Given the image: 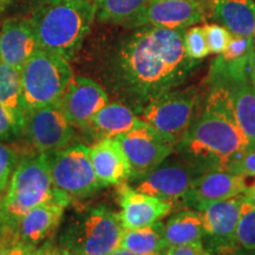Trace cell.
<instances>
[{"label":"cell","mask_w":255,"mask_h":255,"mask_svg":"<svg viewBox=\"0 0 255 255\" xmlns=\"http://www.w3.org/2000/svg\"><path fill=\"white\" fill-rule=\"evenodd\" d=\"M17 167V154L12 148L0 142V195H2Z\"/></svg>","instance_id":"4dcf8cb0"},{"label":"cell","mask_w":255,"mask_h":255,"mask_svg":"<svg viewBox=\"0 0 255 255\" xmlns=\"http://www.w3.org/2000/svg\"><path fill=\"white\" fill-rule=\"evenodd\" d=\"M214 18L231 33L255 38V2L253 0H214Z\"/></svg>","instance_id":"44dd1931"},{"label":"cell","mask_w":255,"mask_h":255,"mask_svg":"<svg viewBox=\"0 0 255 255\" xmlns=\"http://www.w3.org/2000/svg\"><path fill=\"white\" fill-rule=\"evenodd\" d=\"M1 196H2V195H0V197H1Z\"/></svg>","instance_id":"ee69618b"},{"label":"cell","mask_w":255,"mask_h":255,"mask_svg":"<svg viewBox=\"0 0 255 255\" xmlns=\"http://www.w3.org/2000/svg\"><path fill=\"white\" fill-rule=\"evenodd\" d=\"M8 1H9V0H0V4H1V5H5V4H7Z\"/></svg>","instance_id":"b9f144b4"},{"label":"cell","mask_w":255,"mask_h":255,"mask_svg":"<svg viewBox=\"0 0 255 255\" xmlns=\"http://www.w3.org/2000/svg\"><path fill=\"white\" fill-rule=\"evenodd\" d=\"M250 81H251L252 87H253L255 90V44L253 49L251 51V56H250Z\"/></svg>","instance_id":"8d00e7d4"},{"label":"cell","mask_w":255,"mask_h":255,"mask_svg":"<svg viewBox=\"0 0 255 255\" xmlns=\"http://www.w3.org/2000/svg\"><path fill=\"white\" fill-rule=\"evenodd\" d=\"M115 139L129 161L131 177L137 180L151 173L173 152L174 145L145 122Z\"/></svg>","instance_id":"30bf717a"},{"label":"cell","mask_w":255,"mask_h":255,"mask_svg":"<svg viewBox=\"0 0 255 255\" xmlns=\"http://www.w3.org/2000/svg\"><path fill=\"white\" fill-rule=\"evenodd\" d=\"M255 44V38L238 36V34L231 33L228 45L226 50L220 55L225 60H234L244 58L251 55V51Z\"/></svg>","instance_id":"f546056e"},{"label":"cell","mask_w":255,"mask_h":255,"mask_svg":"<svg viewBox=\"0 0 255 255\" xmlns=\"http://www.w3.org/2000/svg\"><path fill=\"white\" fill-rule=\"evenodd\" d=\"M30 20H6L0 28V60L20 71L24 64L40 50Z\"/></svg>","instance_id":"e0dca14e"},{"label":"cell","mask_w":255,"mask_h":255,"mask_svg":"<svg viewBox=\"0 0 255 255\" xmlns=\"http://www.w3.org/2000/svg\"><path fill=\"white\" fill-rule=\"evenodd\" d=\"M135 28L115 49L108 81L111 89L139 113L150 101L182 84L199 60L186 55V30L150 25Z\"/></svg>","instance_id":"6da1fadb"},{"label":"cell","mask_w":255,"mask_h":255,"mask_svg":"<svg viewBox=\"0 0 255 255\" xmlns=\"http://www.w3.org/2000/svg\"><path fill=\"white\" fill-rule=\"evenodd\" d=\"M250 189L246 176L223 169H213L195 177L182 201L188 209L201 212L209 203L245 195Z\"/></svg>","instance_id":"7c38bea8"},{"label":"cell","mask_w":255,"mask_h":255,"mask_svg":"<svg viewBox=\"0 0 255 255\" xmlns=\"http://www.w3.org/2000/svg\"><path fill=\"white\" fill-rule=\"evenodd\" d=\"M23 135L37 152L52 154L69 146L73 126L59 104H52L25 113Z\"/></svg>","instance_id":"9c48e42d"},{"label":"cell","mask_w":255,"mask_h":255,"mask_svg":"<svg viewBox=\"0 0 255 255\" xmlns=\"http://www.w3.org/2000/svg\"><path fill=\"white\" fill-rule=\"evenodd\" d=\"M95 18V0H75L44 5L28 20L41 49L70 60L81 50Z\"/></svg>","instance_id":"277c9868"},{"label":"cell","mask_w":255,"mask_h":255,"mask_svg":"<svg viewBox=\"0 0 255 255\" xmlns=\"http://www.w3.org/2000/svg\"><path fill=\"white\" fill-rule=\"evenodd\" d=\"M72 77L68 59L51 51L38 50L20 70L24 113L58 104Z\"/></svg>","instance_id":"8992f818"},{"label":"cell","mask_w":255,"mask_h":255,"mask_svg":"<svg viewBox=\"0 0 255 255\" xmlns=\"http://www.w3.org/2000/svg\"><path fill=\"white\" fill-rule=\"evenodd\" d=\"M245 200L255 206V184L251 188V190L247 194H245Z\"/></svg>","instance_id":"f35d334b"},{"label":"cell","mask_w":255,"mask_h":255,"mask_svg":"<svg viewBox=\"0 0 255 255\" xmlns=\"http://www.w3.org/2000/svg\"><path fill=\"white\" fill-rule=\"evenodd\" d=\"M47 155L53 182L71 200L94 195L103 187L92 167L89 146L69 145Z\"/></svg>","instance_id":"ba28073f"},{"label":"cell","mask_w":255,"mask_h":255,"mask_svg":"<svg viewBox=\"0 0 255 255\" xmlns=\"http://www.w3.org/2000/svg\"><path fill=\"white\" fill-rule=\"evenodd\" d=\"M150 0H96V18L102 23L138 27Z\"/></svg>","instance_id":"603a6c76"},{"label":"cell","mask_w":255,"mask_h":255,"mask_svg":"<svg viewBox=\"0 0 255 255\" xmlns=\"http://www.w3.org/2000/svg\"><path fill=\"white\" fill-rule=\"evenodd\" d=\"M245 195H239L209 203L201 210L203 221L202 245L210 253L235 250L237 228Z\"/></svg>","instance_id":"8fae6325"},{"label":"cell","mask_w":255,"mask_h":255,"mask_svg":"<svg viewBox=\"0 0 255 255\" xmlns=\"http://www.w3.org/2000/svg\"><path fill=\"white\" fill-rule=\"evenodd\" d=\"M1 8H2V5L0 4V12H1Z\"/></svg>","instance_id":"7bdbcfd3"},{"label":"cell","mask_w":255,"mask_h":255,"mask_svg":"<svg viewBox=\"0 0 255 255\" xmlns=\"http://www.w3.org/2000/svg\"><path fill=\"white\" fill-rule=\"evenodd\" d=\"M108 255H137V254L132 253V252L128 251V250H126V248H123V247H119V248H117V250H115L114 252H111V253L108 254Z\"/></svg>","instance_id":"ab89813d"},{"label":"cell","mask_w":255,"mask_h":255,"mask_svg":"<svg viewBox=\"0 0 255 255\" xmlns=\"http://www.w3.org/2000/svg\"><path fill=\"white\" fill-rule=\"evenodd\" d=\"M49 202L65 208L71 202V197L53 182L49 155L24 158L15 167L6 194L0 197V248L19 241L18 225L28 210Z\"/></svg>","instance_id":"3957f363"},{"label":"cell","mask_w":255,"mask_h":255,"mask_svg":"<svg viewBox=\"0 0 255 255\" xmlns=\"http://www.w3.org/2000/svg\"><path fill=\"white\" fill-rule=\"evenodd\" d=\"M237 244L246 251H255V206L245 199L237 228Z\"/></svg>","instance_id":"4316f807"},{"label":"cell","mask_w":255,"mask_h":255,"mask_svg":"<svg viewBox=\"0 0 255 255\" xmlns=\"http://www.w3.org/2000/svg\"><path fill=\"white\" fill-rule=\"evenodd\" d=\"M197 98L196 88L173 90L149 102L138 114L143 122L176 145L189 130Z\"/></svg>","instance_id":"52a82bcc"},{"label":"cell","mask_w":255,"mask_h":255,"mask_svg":"<svg viewBox=\"0 0 255 255\" xmlns=\"http://www.w3.org/2000/svg\"><path fill=\"white\" fill-rule=\"evenodd\" d=\"M232 101L235 119L248 141V149H255V90L251 81L233 89ZM247 149V150H248Z\"/></svg>","instance_id":"484cf974"},{"label":"cell","mask_w":255,"mask_h":255,"mask_svg":"<svg viewBox=\"0 0 255 255\" xmlns=\"http://www.w3.org/2000/svg\"><path fill=\"white\" fill-rule=\"evenodd\" d=\"M202 27L203 31H205L209 52L215 53V55H221L228 45L231 32L225 26L219 24H206Z\"/></svg>","instance_id":"f1b7e54d"},{"label":"cell","mask_w":255,"mask_h":255,"mask_svg":"<svg viewBox=\"0 0 255 255\" xmlns=\"http://www.w3.org/2000/svg\"><path fill=\"white\" fill-rule=\"evenodd\" d=\"M65 207L57 203H43L28 210L18 225V240L38 247L53 237L62 222Z\"/></svg>","instance_id":"d6986e66"},{"label":"cell","mask_w":255,"mask_h":255,"mask_svg":"<svg viewBox=\"0 0 255 255\" xmlns=\"http://www.w3.org/2000/svg\"><path fill=\"white\" fill-rule=\"evenodd\" d=\"M92 167L103 187L126 182L131 177V167L123 149L115 138L100 139L89 146Z\"/></svg>","instance_id":"ac0fdd59"},{"label":"cell","mask_w":255,"mask_h":255,"mask_svg":"<svg viewBox=\"0 0 255 255\" xmlns=\"http://www.w3.org/2000/svg\"><path fill=\"white\" fill-rule=\"evenodd\" d=\"M108 103L109 95L97 82L84 76H73L58 104L70 123L84 130Z\"/></svg>","instance_id":"4fadbf2b"},{"label":"cell","mask_w":255,"mask_h":255,"mask_svg":"<svg viewBox=\"0 0 255 255\" xmlns=\"http://www.w3.org/2000/svg\"><path fill=\"white\" fill-rule=\"evenodd\" d=\"M167 255H215L207 251L202 242H196V244L184 245V246L170 248Z\"/></svg>","instance_id":"836d02e7"},{"label":"cell","mask_w":255,"mask_h":255,"mask_svg":"<svg viewBox=\"0 0 255 255\" xmlns=\"http://www.w3.org/2000/svg\"><path fill=\"white\" fill-rule=\"evenodd\" d=\"M53 255H79L77 253H73V252L66 250L58 246L57 244H53Z\"/></svg>","instance_id":"74e56055"},{"label":"cell","mask_w":255,"mask_h":255,"mask_svg":"<svg viewBox=\"0 0 255 255\" xmlns=\"http://www.w3.org/2000/svg\"><path fill=\"white\" fill-rule=\"evenodd\" d=\"M37 247L24 244L21 241H15L7 246L0 248V255H34Z\"/></svg>","instance_id":"e575fe53"},{"label":"cell","mask_w":255,"mask_h":255,"mask_svg":"<svg viewBox=\"0 0 255 255\" xmlns=\"http://www.w3.org/2000/svg\"><path fill=\"white\" fill-rule=\"evenodd\" d=\"M75 1V0H46V4H56V2H68Z\"/></svg>","instance_id":"60d3db41"},{"label":"cell","mask_w":255,"mask_h":255,"mask_svg":"<svg viewBox=\"0 0 255 255\" xmlns=\"http://www.w3.org/2000/svg\"><path fill=\"white\" fill-rule=\"evenodd\" d=\"M201 173L199 168L188 161L184 163H162L151 173L138 178L135 189L173 203L182 199Z\"/></svg>","instance_id":"5bb4252c"},{"label":"cell","mask_w":255,"mask_h":255,"mask_svg":"<svg viewBox=\"0 0 255 255\" xmlns=\"http://www.w3.org/2000/svg\"><path fill=\"white\" fill-rule=\"evenodd\" d=\"M124 231L120 213L98 206L73 216L57 245L79 255H108L121 246Z\"/></svg>","instance_id":"5b68a950"},{"label":"cell","mask_w":255,"mask_h":255,"mask_svg":"<svg viewBox=\"0 0 255 255\" xmlns=\"http://www.w3.org/2000/svg\"><path fill=\"white\" fill-rule=\"evenodd\" d=\"M205 15L201 0H150L138 26L184 30L202 21Z\"/></svg>","instance_id":"2e32d148"},{"label":"cell","mask_w":255,"mask_h":255,"mask_svg":"<svg viewBox=\"0 0 255 255\" xmlns=\"http://www.w3.org/2000/svg\"><path fill=\"white\" fill-rule=\"evenodd\" d=\"M226 170L242 176L255 177V149H248L233 157L227 164Z\"/></svg>","instance_id":"1f68e13d"},{"label":"cell","mask_w":255,"mask_h":255,"mask_svg":"<svg viewBox=\"0 0 255 255\" xmlns=\"http://www.w3.org/2000/svg\"><path fill=\"white\" fill-rule=\"evenodd\" d=\"M34 255H53V244L52 241L47 240L41 244V246L37 247Z\"/></svg>","instance_id":"d590c367"},{"label":"cell","mask_w":255,"mask_h":255,"mask_svg":"<svg viewBox=\"0 0 255 255\" xmlns=\"http://www.w3.org/2000/svg\"><path fill=\"white\" fill-rule=\"evenodd\" d=\"M178 144L187 161L202 173L226 170L233 157L247 150L248 141L235 119L229 89L212 87L202 115Z\"/></svg>","instance_id":"7a4b0ae2"},{"label":"cell","mask_w":255,"mask_h":255,"mask_svg":"<svg viewBox=\"0 0 255 255\" xmlns=\"http://www.w3.org/2000/svg\"><path fill=\"white\" fill-rule=\"evenodd\" d=\"M129 107L120 102L108 103L92 117L84 130L91 132L97 139L115 138L142 124Z\"/></svg>","instance_id":"ffe728a7"},{"label":"cell","mask_w":255,"mask_h":255,"mask_svg":"<svg viewBox=\"0 0 255 255\" xmlns=\"http://www.w3.org/2000/svg\"><path fill=\"white\" fill-rule=\"evenodd\" d=\"M203 234L202 215L197 210H183L163 223V238L168 250L202 242Z\"/></svg>","instance_id":"7402d4cb"},{"label":"cell","mask_w":255,"mask_h":255,"mask_svg":"<svg viewBox=\"0 0 255 255\" xmlns=\"http://www.w3.org/2000/svg\"><path fill=\"white\" fill-rule=\"evenodd\" d=\"M120 216L124 229H136L159 221L173 209V203L137 191L126 182L117 184Z\"/></svg>","instance_id":"9a60e30c"},{"label":"cell","mask_w":255,"mask_h":255,"mask_svg":"<svg viewBox=\"0 0 255 255\" xmlns=\"http://www.w3.org/2000/svg\"><path fill=\"white\" fill-rule=\"evenodd\" d=\"M21 135V131L15 126L13 119L5 107L0 103V139L2 141H12Z\"/></svg>","instance_id":"d6a6232c"},{"label":"cell","mask_w":255,"mask_h":255,"mask_svg":"<svg viewBox=\"0 0 255 255\" xmlns=\"http://www.w3.org/2000/svg\"><path fill=\"white\" fill-rule=\"evenodd\" d=\"M183 45L186 55L193 60H201L210 53L202 26H193L184 31Z\"/></svg>","instance_id":"83f0119b"},{"label":"cell","mask_w":255,"mask_h":255,"mask_svg":"<svg viewBox=\"0 0 255 255\" xmlns=\"http://www.w3.org/2000/svg\"><path fill=\"white\" fill-rule=\"evenodd\" d=\"M120 247L137 255H167L163 223L157 221L142 228L126 229Z\"/></svg>","instance_id":"cb8c5ba5"},{"label":"cell","mask_w":255,"mask_h":255,"mask_svg":"<svg viewBox=\"0 0 255 255\" xmlns=\"http://www.w3.org/2000/svg\"><path fill=\"white\" fill-rule=\"evenodd\" d=\"M0 103L5 107L23 135L24 107L20 71L0 60Z\"/></svg>","instance_id":"d4e9b609"}]
</instances>
